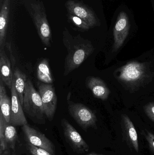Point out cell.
I'll return each instance as SVG.
<instances>
[{"mask_svg":"<svg viewBox=\"0 0 154 155\" xmlns=\"http://www.w3.org/2000/svg\"><path fill=\"white\" fill-rule=\"evenodd\" d=\"M62 41L67 50L64 63V76H67L80 67L93 52L94 48L91 42L80 35L74 36L65 28Z\"/></svg>","mask_w":154,"mask_h":155,"instance_id":"6da1fadb","label":"cell"},{"mask_svg":"<svg viewBox=\"0 0 154 155\" xmlns=\"http://www.w3.org/2000/svg\"><path fill=\"white\" fill-rule=\"evenodd\" d=\"M23 107L26 114L36 122L40 123L45 121L46 116L40 95L30 79H27L26 82Z\"/></svg>","mask_w":154,"mask_h":155,"instance_id":"7a4b0ae2","label":"cell"},{"mask_svg":"<svg viewBox=\"0 0 154 155\" xmlns=\"http://www.w3.org/2000/svg\"><path fill=\"white\" fill-rule=\"evenodd\" d=\"M32 15L37 32L43 44L50 47L52 32L47 19L46 11L42 2H37L31 4Z\"/></svg>","mask_w":154,"mask_h":155,"instance_id":"3957f363","label":"cell"},{"mask_svg":"<svg viewBox=\"0 0 154 155\" xmlns=\"http://www.w3.org/2000/svg\"><path fill=\"white\" fill-rule=\"evenodd\" d=\"M68 111L70 114L84 130L95 127L96 117L93 111L84 105L77 103H69Z\"/></svg>","mask_w":154,"mask_h":155,"instance_id":"277c9868","label":"cell"},{"mask_svg":"<svg viewBox=\"0 0 154 155\" xmlns=\"http://www.w3.org/2000/svg\"><path fill=\"white\" fill-rule=\"evenodd\" d=\"M38 86L46 117L52 121L55 115L58 103L55 87L51 84L45 83H39Z\"/></svg>","mask_w":154,"mask_h":155,"instance_id":"5b68a950","label":"cell"},{"mask_svg":"<svg viewBox=\"0 0 154 155\" xmlns=\"http://www.w3.org/2000/svg\"><path fill=\"white\" fill-rule=\"evenodd\" d=\"M66 6L68 13L81 18L90 28L97 25V17L93 11L86 5L76 0H68L66 2Z\"/></svg>","mask_w":154,"mask_h":155,"instance_id":"8992f818","label":"cell"},{"mask_svg":"<svg viewBox=\"0 0 154 155\" xmlns=\"http://www.w3.org/2000/svg\"><path fill=\"white\" fill-rule=\"evenodd\" d=\"M62 126L65 138L75 151L80 153H85L89 151L88 145L66 119H62Z\"/></svg>","mask_w":154,"mask_h":155,"instance_id":"52a82bcc","label":"cell"},{"mask_svg":"<svg viewBox=\"0 0 154 155\" xmlns=\"http://www.w3.org/2000/svg\"><path fill=\"white\" fill-rule=\"evenodd\" d=\"M22 130L29 143L46 150L52 155L55 154L53 144L44 134L28 124L23 126Z\"/></svg>","mask_w":154,"mask_h":155,"instance_id":"ba28073f","label":"cell"},{"mask_svg":"<svg viewBox=\"0 0 154 155\" xmlns=\"http://www.w3.org/2000/svg\"><path fill=\"white\" fill-rule=\"evenodd\" d=\"M11 90V107L10 114V124L14 126H23L28 124L27 120L24 113L23 106L20 102L13 79Z\"/></svg>","mask_w":154,"mask_h":155,"instance_id":"9c48e42d","label":"cell"},{"mask_svg":"<svg viewBox=\"0 0 154 155\" xmlns=\"http://www.w3.org/2000/svg\"><path fill=\"white\" fill-rule=\"evenodd\" d=\"M129 26V18L127 14L124 12H121L118 17L114 27V51L118 50L123 45L128 35Z\"/></svg>","mask_w":154,"mask_h":155,"instance_id":"30bf717a","label":"cell"},{"mask_svg":"<svg viewBox=\"0 0 154 155\" xmlns=\"http://www.w3.org/2000/svg\"><path fill=\"white\" fill-rule=\"evenodd\" d=\"M86 84L94 96L97 98L105 100L108 97L110 91L104 81L99 78L92 76L87 77Z\"/></svg>","mask_w":154,"mask_h":155,"instance_id":"8fae6325","label":"cell"},{"mask_svg":"<svg viewBox=\"0 0 154 155\" xmlns=\"http://www.w3.org/2000/svg\"><path fill=\"white\" fill-rule=\"evenodd\" d=\"M13 73L11 62L3 48L0 50V79L9 88L11 89Z\"/></svg>","mask_w":154,"mask_h":155,"instance_id":"7c38bea8","label":"cell"},{"mask_svg":"<svg viewBox=\"0 0 154 155\" xmlns=\"http://www.w3.org/2000/svg\"><path fill=\"white\" fill-rule=\"evenodd\" d=\"M0 135H3L7 146L14 149L17 138V132L14 126L7 123L0 113Z\"/></svg>","mask_w":154,"mask_h":155,"instance_id":"4fadbf2b","label":"cell"},{"mask_svg":"<svg viewBox=\"0 0 154 155\" xmlns=\"http://www.w3.org/2000/svg\"><path fill=\"white\" fill-rule=\"evenodd\" d=\"M143 74V67L140 64L132 62L123 67L119 78L126 81H134L139 79Z\"/></svg>","mask_w":154,"mask_h":155,"instance_id":"5bb4252c","label":"cell"},{"mask_svg":"<svg viewBox=\"0 0 154 155\" xmlns=\"http://www.w3.org/2000/svg\"><path fill=\"white\" fill-rule=\"evenodd\" d=\"M11 0H3L0 12V46L2 48L5 43L9 21Z\"/></svg>","mask_w":154,"mask_h":155,"instance_id":"9a60e30c","label":"cell"},{"mask_svg":"<svg viewBox=\"0 0 154 155\" xmlns=\"http://www.w3.org/2000/svg\"><path fill=\"white\" fill-rule=\"evenodd\" d=\"M4 83L0 79V107L1 112L7 123H10L11 100L5 90Z\"/></svg>","mask_w":154,"mask_h":155,"instance_id":"2e32d148","label":"cell"},{"mask_svg":"<svg viewBox=\"0 0 154 155\" xmlns=\"http://www.w3.org/2000/svg\"><path fill=\"white\" fill-rule=\"evenodd\" d=\"M13 80L14 82V86L18 94L20 102L23 105L24 92L27 82V77L25 74L16 68L13 73Z\"/></svg>","mask_w":154,"mask_h":155,"instance_id":"e0dca14e","label":"cell"},{"mask_svg":"<svg viewBox=\"0 0 154 155\" xmlns=\"http://www.w3.org/2000/svg\"><path fill=\"white\" fill-rule=\"evenodd\" d=\"M37 76L38 79L43 83L51 84L53 83V77L48 59H43L39 63L37 67Z\"/></svg>","mask_w":154,"mask_h":155,"instance_id":"ac0fdd59","label":"cell"},{"mask_svg":"<svg viewBox=\"0 0 154 155\" xmlns=\"http://www.w3.org/2000/svg\"><path fill=\"white\" fill-rule=\"evenodd\" d=\"M123 120L125 126L127 133L129 141L131 142L135 150L137 151V152H138L139 146H138V136H137V133L135 128L130 118L126 115L123 116Z\"/></svg>","mask_w":154,"mask_h":155,"instance_id":"d6986e66","label":"cell"},{"mask_svg":"<svg viewBox=\"0 0 154 155\" xmlns=\"http://www.w3.org/2000/svg\"><path fill=\"white\" fill-rule=\"evenodd\" d=\"M68 18L77 28L81 31H87L90 28V26L81 18L71 14H68Z\"/></svg>","mask_w":154,"mask_h":155,"instance_id":"ffe728a7","label":"cell"},{"mask_svg":"<svg viewBox=\"0 0 154 155\" xmlns=\"http://www.w3.org/2000/svg\"><path fill=\"white\" fill-rule=\"evenodd\" d=\"M28 148L32 155H53L48 151L28 143Z\"/></svg>","mask_w":154,"mask_h":155,"instance_id":"44dd1931","label":"cell"},{"mask_svg":"<svg viewBox=\"0 0 154 155\" xmlns=\"http://www.w3.org/2000/svg\"><path fill=\"white\" fill-rule=\"evenodd\" d=\"M145 111L148 116L154 122V104H150L145 107Z\"/></svg>","mask_w":154,"mask_h":155,"instance_id":"7402d4cb","label":"cell"},{"mask_svg":"<svg viewBox=\"0 0 154 155\" xmlns=\"http://www.w3.org/2000/svg\"><path fill=\"white\" fill-rule=\"evenodd\" d=\"M146 138L150 147L154 151V135L148 132L146 136Z\"/></svg>","mask_w":154,"mask_h":155,"instance_id":"603a6c76","label":"cell"},{"mask_svg":"<svg viewBox=\"0 0 154 155\" xmlns=\"http://www.w3.org/2000/svg\"><path fill=\"white\" fill-rule=\"evenodd\" d=\"M87 155H105L99 154L94 153H93L89 154H88Z\"/></svg>","mask_w":154,"mask_h":155,"instance_id":"cb8c5ba5","label":"cell"},{"mask_svg":"<svg viewBox=\"0 0 154 155\" xmlns=\"http://www.w3.org/2000/svg\"><path fill=\"white\" fill-rule=\"evenodd\" d=\"M0 1H1V3H2V0H0Z\"/></svg>","mask_w":154,"mask_h":155,"instance_id":"d4e9b609","label":"cell"}]
</instances>
